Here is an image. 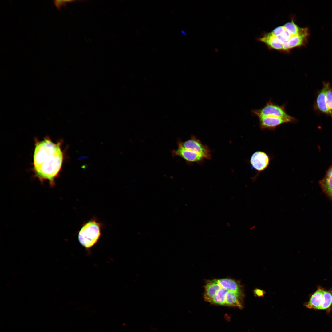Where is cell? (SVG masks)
<instances>
[{
  "label": "cell",
  "mask_w": 332,
  "mask_h": 332,
  "mask_svg": "<svg viewBox=\"0 0 332 332\" xmlns=\"http://www.w3.org/2000/svg\"><path fill=\"white\" fill-rule=\"evenodd\" d=\"M72 1V0H56L54 1V3L56 7L59 9L61 6L65 5L67 2Z\"/></svg>",
  "instance_id": "5bb4252c"
},
{
  "label": "cell",
  "mask_w": 332,
  "mask_h": 332,
  "mask_svg": "<svg viewBox=\"0 0 332 332\" xmlns=\"http://www.w3.org/2000/svg\"><path fill=\"white\" fill-rule=\"evenodd\" d=\"M326 85L325 82L323 83L321 89L317 93L314 107L315 109L332 117V113L329 109L325 101Z\"/></svg>",
  "instance_id": "30bf717a"
},
{
  "label": "cell",
  "mask_w": 332,
  "mask_h": 332,
  "mask_svg": "<svg viewBox=\"0 0 332 332\" xmlns=\"http://www.w3.org/2000/svg\"><path fill=\"white\" fill-rule=\"evenodd\" d=\"M177 143L178 148L172 151L173 156H179L188 162H202L204 159L198 154L185 148L178 142Z\"/></svg>",
  "instance_id": "ba28073f"
},
{
  "label": "cell",
  "mask_w": 332,
  "mask_h": 332,
  "mask_svg": "<svg viewBox=\"0 0 332 332\" xmlns=\"http://www.w3.org/2000/svg\"><path fill=\"white\" fill-rule=\"evenodd\" d=\"M204 288V300L212 305L244 307V289L239 281L230 278L207 280Z\"/></svg>",
  "instance_id": "6da1fadb"
},
{
  "label": "cell",
  "mask_w": 332,
  "mask_h": 332,
  "mask_svg": "<svg viewBox=\"0 0 332 332\" xmlns=\"http://www.w3.org/2000/svg\"><path fill=\"white\" fill-rule=\"evenodd\" d=\"M178 142L185 148L198 154L204 159L211 158V152L209 148L207 145L203 144L194 136H192L189 139L184 142L180 140H179Z\"/></svg>",
  "instance_id": "5b68a950"
},
{
  "label": "cell",
  "mask_w": 332,
  "mask_h": 332,
  "mask_svg": "<svg viewBox=\"0 0 332 332\" xmlns=\"http://www.w3.org/2000/svg\"><path fill=\"white\" fill-rule=\"evenodd\" d=\"M104 226L95 216L85 222L77 233L78 241L87 249L91 248L98 241Z\"/></svg>",
  "instance_id": "3957f363"
},
{
  "label": "cell",
  "mask_w": 332,
  "mask_h": 332,
  "mask_svg": "<svg viewBox=\"0 0 332 332\" xmlns=\"http://www.w3.org/2000/svg\"><path fill=\"white\" fill-rule=\"evenodd\" d=\"M270 161L268 155L261 151L254 152L251 156L250 163L251 167L259 172L265 169L268 166Z\"/></svg>",
  "instance_id": "52a82bcc"
},
{
  "label": "cell",
  "mask_w": 332,
  "mask_h": 332,
  "mask_svg": "<svg viewBox=\"0 0 332 332\" xmlns=\"http://www.w3.org/2000/svg\"><path fill=\"white\" fill-rule=\"evenodd\" d=\"M253 293L255 297H263L266 294L265 292L263 290L255 288L253 290Z\"/></svg>",
  "instance_id": "4fadbf2b"
},
{
  "label": "cell",
  "mask_w": 332,
  "mask_h": 332,
  "mask_svg": "<svg viewBox=\"0 0 332 332\" xmlns=\"http://www.w3.org/2000/svg\"><path fill=\"white\" fill-rule=\"evenodd\" d=\"M326 85L325 101L329 109L332 113V86L328 82H325Z\"/></svg>",
  "instance_id": "7c38bea8"
},
{
  "label": "cell",
  "mask_w": 332,
  "mask_h": 332,
  "mask_svg": "<svg viewBox=\"0 0 332 332\" xmlns=\"http://www.w3.org/2000/svg\"><path fill=\"white\" fill-rule=\"evenodd\" d=\"M324 289L318 286L316 290L310 296L309 301L304 305L310 309L321 310L325 302Z\"/></svg>",
  "instance_id": "9c48e42d"
},
{
  "label": "cell",
  "mask_w": 332,
  "mask_h": 332,
  "mask_svg": "<svg viewBox=\"0 0 332 332\" xmlns=\"http://www.w3.org/2000/svg\"><path fill=\"white\" fill-rule=\"evenodd\" d=\"M256 116L259 119V126L261 130H274L278 126L288 123L286 120L279 117L261 115H257Z\"/></svg>",
  "instance_id": "8992f818"
},
{
  "label": "cell",
  "mask_w": 332,
  "mask_h": 332,
  "mask_svg": "<svg viewBox=\"0 0 332 332\" xmlns=\"http://www.w3.org/2000/svg\"><path fill=\"white\" fill-rule=\"evenodd\" d=\"M63 159L60 143H54L49 138L36 142L33 156L34 169L40 180H47L50 185L53 186Z\"/></svg>",
  "instance_id": "7a4b0ae2"
},
{
  "label": "cell",
  "mask_w": 332,
  "mask_h": 332,
  "mask_svg": "<svg viewBox=\"0 0 332 332\" xmlns=\"http://www.w3.org/2000/svg\"><path fill=\"white\" fill-rule=\"evenodd\" d=\"M320 184L325 193L332 199V166L320 181Z\"/></svg>",
  "instance_id": "8fae6325"
},
{
  "label": "cell",
  "mask_w": 332,
  "mask_h": 332,
  "mask_svg": "<svg viewBox=\"0 0 332 332\" xmlns=\"http://www.w3.org/2000/svg\"><path fill=\"white\" fill-rule=\"evenodd\" d=\"M251 112L253 115L255 116L261 115L280 117L286 120L288 123H296L298 121L296 118L287 113L285 105H279L273 102L271 99L263 107L259 109L253 110Z\"/></svg>",
  "instance_id": "277c9868"
}]
</instances>
